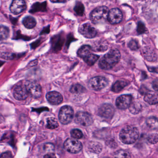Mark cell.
<instances>
[{"instance_id":"1","label":"cell","mask_w":158,"mask_h":158,"mask_svg":"<svg viewBox=\"0 0 158 158\" xmlns=\"http://www.w3.org/2000/svg\"><path fill=\"white\" fill-rule=\"evenodd\" d=\"M120 59L121 54L118 50H110L100 60L99 66L102 70H110L119 62Z\"/></svg>"},{"instance_id":"2","label":"cell","mask_w":158,"mask_h":158,"mask_svg":"<svg viewBox=\"0 0 158 158\" xmlns=\"http://www.w3.org/2000/svg\"><path fill=\"white\" fill-rule=\"evenodd\" d=\"M139 137L138 129L132 126H127L123 128L120 132V140L126 144L135 143Z\"/></svg>"},{"instance_id":"3","label":"cell","mask_w":158,"mask_h":158,"mask_svg":"<svg viewBox=\"0 0 158 158\" xmlns=\"http://www.w3.org/2000/svg\"><path fill=\"white\" fill-rule=\"evenodd\" d=\"M109 9L106 6H100L94 9L90 14V19L94 24H98L108 20Z\"/></svg>"},{"instance_id":"4","label":"cell","mask_w":158,"mask_h":158,"mask_svg":"<svg viewBox=\"0 0 158 158\" xmlns=\"http://www.w3.org/2000/svg\"><path fill=\"white\" fill-rule=\"evenodd\" d=\"M74 117V111L70 106H63L59 112V119L63 124H68L71 123Z\"/></svg>"},{"instance_id":"5","label":"cell","mask_w":158,"mask_h":158,"mask_svg":"<svg viewBox=\"0 0 158 158\" xmlns=\"http://www.w3.org/2000/svg\"><path fill=\"white\" fill-rule=\"evenodd\" d=\"M25 86L29 95L35 98H38L42 95L41 86L35 80H27L25 83Z\"/></svg>"},{"instance_id":"6","label":"cell","mask_w":158,"mask_h":158,"mask_svg":"<svg viewBox=\"0 0 158 158\" xmlns=\"http://www.w3.org/2000/svg\"><path fill=\"white\" fill-rule=\"evenodd\" d=\"M108 85V81L103 77L97 76L92 77L88 82V86L94 90H100L106 87Z\"/></svg>"},{"instance_id":"7","label":"cell","mask_w":158,"mask_h":158,"mask_svg":"<svg viewBox=\"0 0 158 158\" xmlns=\"http://www.w3.org/2000/svg\"><path fill=\"white\" fill-rule=\"evenodd\" d=\"M75 121L80 125L89 126L92 124L93 119L92 115L86 112L79 111L76 114Z\"/></svg>"},{"instance_id":"8","label":"cell","mask_w":158,"mask_h":158,"mask_svg":"<svg viewBox=\"0 0 158 158\" xmlns=\"http://www.w3.org/2000/svg\"><path fill=\"white\" fill-rule=\"evenodd\" d=\"M64 147L68 152L72 153H77L82 150V144L77 139H68L64 142Z\"/></svg>"},{"instance_id":"9","label":"cell","mask_w":158,"mask_h":158,"mask_svg":"<svg viewBox=\"0 0 158 158\" xmlns=\"http://www.w3.org/2000/svg\"><path fill=\"white\" fill-rule=\"evenodd\" d=\"M114 107L109 103H104L101 105L98 110V114L102 118L106 119H110L114 114Z\"/></svg>"},{"instance_id":"10","label":"cell","mask_w":158,"mask_h":158,"mask_svg":"<svg viewBox=\"0 0 158 158\" xmlns=\"http://www.w3.org/2000/svg\"><path fill=\"white\" fill-rule=\"evenodd\" d=\"M79 32L83 36L88 39L93 38L97 35L96 28L88 23L84 24L79 27Z\"/></svg>"},{"instance_id":"11","label":"cell","mask_w":158,"mask_h":158,"mask_svg":"<svg viewBox=\"0 0 158 158\" xmlns=\"http://www.w3.org/2000/svg\"><path fill=\"white\" fill-rule=\"evenodd\" d=\"M132 96L130 95H123L116 99V107L120 110H125L129 108L132 103Z\"/></svg>"},{"instance_id":"12","label":"cell","mask_w":158,"mask_h":158,"mask_svg":"<svg viewBox=\"0 0 158 158\" xmlns=\"http://www.w3.org/2000/svg\"><path fill=\"white\" fill-rule=\"evenodd\" d=\"M123 17L121 11L118 8H114L109 11L108 20L111 24H117L121 23Z\"/></svg>"},{"instance_id":"13","label":"cell","mask_w":158,"mask_h":158,"mask_svg":"<svg viewBox=\"0 0 158 158\" xmlns=\"http://www.w3.org/2000/svg\"><path fill=\"white\" fill-rule=\"evenodd\" d=\"M29 95L25 85H19L16 86L14 89L13 96L17 100H24L27 98Z\"/></svg>"},{"instance_id":"14","label":"cell","mask_w":158,"mask_h":158,"mask_svg":"<svg viewBox=\"0 0 158 158\" xmlns=\"http://www.w3.org/2000/svg\"><path fill=\"white\" fill-rule=\"evenodd\" d=\"M27 9V4L23 0H15L10 6V10L14 14L18 15L25 10Z\"/></svg>"},{"instance_id":"15","label":"cell","mask_w":158,"mask_h":158,"mask_svg":"<svg viewBox=\"0 0 158 158\" xmlns=\"http://www.w3.org/2000/svg\"><path fill=\"white\" fill-rule=\"evenodd\" d=\"M46 98L52 105H59L62 102L63 98L60 93L57 91H50L47 93Z\"/></svg>"},{"instance_id":"16","label":"cell","mask_w":158,"mask_h":158,"mask_svg":"<svg viewBox=\"0 0 158 158\" xmlns=\"http://www.w3.org/2000/svg\"><path fill=\"white\" fill-rule=\"evenodd\" d=\"M143 56L144 58L149 61H155L157 60V55L156 53L151 48L146 47L142 50Z\"/></svg>"},{"instance_id":"17","label":"cell","mask_w":158,"mask_h":158,"mask_svg":"<svg viewBox=\"0 0 158 158\" xmlns=\"http://www.w3.org/2000/svg\"><path fill=\"white\" fill-rule=\"evenodd\" d=\"M144 100L145 102L151 104V105H154V104H158V94L156 92H148L145 95L144 97Z\"/></svg>"},{"instance_id":"18","label":"cell","mask_w":158,"mask_h":158,"mask_svg":"<svg viewBox=\"0 0 158 158\" xmlns=\"http://www.w3.org/2000/svg\"><path fill=\"white\" fill-rule=\"evenodd\" d=\"M92 48L89 45H84L77 51V54L78 57L84 59L91 53Z\"/></svg>"},{"instance_id":"19","label":"cell","mask_w":158,"mask_h":158,"mask_svg":"<svg viewBox=\"0 0 158 158\" xmlns=\"http://www.w3.org/2000/svg\"><path fill=\"white\" fill-rule=\"evenodd\" d=\"M23 23L26 28L32 29L35 27L36 21L35 18L31 16H27L23 19Z\"/></svg>"},{"instance_id":"20","label":"cell","mask_w":158,"mask_h":158,"mask_svg":"<svg viewBox=\"0 0 158 158\" xmlns=\"http://www.w3.org/2000/svg\"><path fill=\"white\" fill-rule=\"evenodd\" d=\"M128 83L123 80H118L116 81L112 87V90L115 93H119L122 91L126 86L127 85Z\"/></svg>"},{"instance_id":"21","label":"cell","mask_w":158,"mask_h":158,"mask_svg":"<svg viewBox=\"0 0 158 158\" xmlns=\"http://www.w3.org/2000/svg\"><path fill=\"white\" fill-rule=\"evenodd\" d=\"M147 124L152 129H158V118L154 116H150L147 119Z\"/></svg>"},{"instance_id":"22","label":"cell","mask_w":158,"mask_h":158,"mask_svg":"<svg viewBox=\"0 0 158 158\" xmlns=\"http://www.w3.org/2000/svg\"><path fill=\"white\" fill-rule=\"evenodd\" d=\"M99 58V56L98 55L90 53L85 58H84L83 60L88 65L92 66L98 61Z\"/></svg>"},{"instance_id":"23","label":"cell","mask_w":158,"mask_h":158,"mask_svg":"<svg viewBox=\"0 0 158 158\" xmlns=\"http://www.w3.org/2000/svg\"><path fill=\"white\" fill-rule=\"evenodd\" d=\"M128 108L131 113L135 114H138L141 111L142 107V105L139 102H134L131 103Z\"/></svg>"},{"instance_id":"24","label":"cell","mask_w":158,"mask_h":158,"mask_svg":"<svg viewBox=\"0 0 158 158\" xmlns=\"http://www.w3.org/2000/svg\"><path fill=\"white\" fill-rule=\"evenodd\" d=\"M46 9V2L43 3H34L32 7H31V9L29 10V12L35 13L36 12H38L39 11H44L45 9Z\"/></svg>"},{"instance_id":"25","label":"cell","mask_w":158,"mask_h":158,"mask_svg":"<svg viewBox=\"0 0 158 158\" xmlns=\"http://www.w3.org/2000/svg\"><path fill=\"white\" fill-rule=\"evenodd\" d=\"M85 91V88L82 85L77 84L73 85L70 88V91L73 94H79Z\"/></svg>"},{"instance_id":"26","label":"cell","mask_w":158,"mask_h":158,"mask_svg":"<svg viewBox=\"0 0 158 158\" xmlns=\"http://www.w3.org/2000/svg\"><path fill=\"white\" fill-rule=\"evenodd\" d=\"M59 127L58 121L53 117H50L47 120V128L50 129H55Z\"/></svg>"},{"instance_id":"27","label":"cell","mask_w":158,"mask_h":158,"mask_svg":"<svg viewBox=\"0 0 158 158\" xmlns=\"http://www.w3.org/2000/svg\"><path fill=\"white\" fill-rule=\"evenodd\" d=\"M114 158H131V155L127 151L121 150L115 152Z\"/></svg>"},{"instance_id":"28","label":"cell","mask_w":158,"mask_h":158,"mask_svg":"<svg viewBox=\"0 0 158 158\" xmlns=\"http://www.w3.org/2000/svg\"><path fill=\"white\" fill-rule=\"evenodd\" d=\"M10 35L9 28L5 26H1V40L8 38Z\"/></svg>"},{"instance_id":"29","label":"cell","mask_w":158,"mask_h":158,"mask_svg":"<svg viewBox=\"0 0 158 158\" xmlns=\"http://www.w3.org/2000/svg\"><path fill=\"white\" fill-rule=\"evenodd\" d=\"M74 10L75 12L77 15L82 16L84 14L85 8H84L83 3L78 2H77L76 4Z\"/></svg>"},{"instance_id":"30","label":"cell","mask_w":158,"mask_h":158,"mask_svg":"<svg viewBox=\"0 0 158 158\" xmlns=\"http://www.w3.org/2000/svg\"><path fill=\"white\" fill-rule=\"evenodd\" d=\"M71 135L72 137L75 139H80L83 136V134L82 131L78 129H73L71 131Z\"/></svg>"},{"instance_id":"31","label":"cell","mask_w":158,"mask_h":158,"mask_svg":"<svg viewBox=\"0 0 158 158\" xmlns=\"http://www.w3.org/2000/svg\"><path fill=\"white\" fill-rule=\"evenodd\" d=\"M147 140L151 144H154L158 142V134L153 133L150 134L147 137Z\"/></svg>"},{"instance_id":"32","label":"cell","mask_w":158,"mask_h":158,"mask_svg":"<svg viewBox=\"0 0 158 158\" xmlns=\"http://www.w3.org/2000/svg\"><path fill=\"white\" fill-rule=\"evenodd\" d=\"M128 47L132 50H137L139 48L138 42L135 40L132 39L128 43Z\"/></svg>"},{"instance_id":"33","label":"cell","mask_w":158,"mask_h":158,"mask_svg":"<svg viewBox=\"0 0 158 158\" xmlns=\"http://www.w3.org/2000/svg\"><path fill=\"white\" fill-rule=\"evenodd\" d=\"M137 31L139 34H142L145 33L147 31V29L145 27V25L143 23L141 22H139L138 24Z\"/></svg>"},{"instance_id":"34","label":"cell","mask_w":158,"mask_h":158,"mask_svg":"<svg viewBox=\"0 0 158 158\" xmlns=\"http://www.w3.org/2000/svg\"><path fill=\"white\" fill-rule=\"evenodd\" d=\"M1 57L3 59L11 60V59H14L16 57V55L15 54L8 53V52H2L1 54Z\"/></svg>"},{"instance_id":"35","label":"cell","mask_w":158,"mask_h":158,"mask_svg":"<svg viewBox=\"0 0 158 158\" xmlns=\"http://www.w3.org/2000/svg\"><path fill=\"white\" fill-rule=\"evenodd\" d=\"M107 144L110 147L112 148H116L117 146V144L116 142L114 141V139H109L107 142Z\"/></svg>"},{"instance_id":"36","label":"cell","mask_w":158,"mask_h":158,"mask_svg":"<svg viewBox=\"0 0 158 158\" xmlns=\"http://www.w3.org/2000/svg\"><path fill=\"white\" fill-rule=\"evenodd\" d=\"M1 158H13L12 155L10 152H6L1 154Z\"/></svg>"},{"instance_id":"37","label":"cell","mask_w":158,"mask_h":158,"mask_svg":"<svg viewBox=\"0 0 158 158\" xmlns=\"http://www.w3.org/2000/svg\"><path fill=\"white\" fill-rule=\"evenodd\" d=\"M152 86L154 90L158 92V79H156L153 81Z\"/></svg>"},{"instance_id":"38","label":"cell","mask_w":158,"mask_h":158,"mask_svg":"<svg viewBox=\"0 0 158 158\" xmlns=\"http://www.w3.org/2000/svg\"><path fill=\"white\" fill-rule=\"evenodd\" d=\"M44 158H56V156L54 153L49 152L44 156Z\"/></svg>"},{"instance_id":"39","label":"cell","mask_w":158,"mask_h":158,"mask_svg":"<svg viewBox=\"0 0 158 158\" xmlns=\"http://www.w3.org/2000/svg\"><path fill=\"white\" fill-rule=\"evenodd\" d=\"M52 2H54V3H56V2H66V1H51Z\"/></svg>"}]
</instances>
